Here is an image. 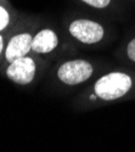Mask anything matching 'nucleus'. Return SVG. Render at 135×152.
Returning <instances> with one entry per match:
<instances>
[{
  "instance_id": "1",
  "label": "nucleus",
  "mask_w": 135,
  "mask_h": 152,
  "mask_svg": "<svg viewBox=\"0 0 135 152\" xmlns=\"http://www.w3.org/2000/svg\"><path fill=\"white\" fill-rule=\"evenodd\" d=\"M131 88V79L128 74L112 72L101 77L95 83V94L106 101H111L124 96Z\"/></svg>"
},
{
  "instance_id": "2",
  "label": "nucleus",
  "mask_w": 135,
  "mask_h": 152,
  "mask_svg": "<svg viewBox=\"0 0 135 152\" xmlns=\"http://www.w3.org/2000/svg\"><path fill=\"white\" fill-rule=\"evenodd\" d=\"M93 74V66L84 60L67 61L58 68L57 75L67 85H76L89 79Z\"/></svg>"
},
{
  "instance_id": "3",
  "label": "nucleus",
  "mask_w": 135,
  "mask_h": 152,
  "mask_svg": "<svg viewBox=\"0 0 135 152\" xmlns=\"http://www.w3.org/2000/svg\"><path fill=\"white\" fill-rule=\"evenodd\" d=\"M69 33L82 43L94 44L104 38V28L89 20H78L71 23Z\"/></svg>"
},
{
  "instance_id": "4",
  "label": "nucleus",
  "mask_w": 135,
  "mask_h": 152,
  "mask_svg": "<svg viewBox=\"0 0 135 152\" xmlns=\"http://www.w3.org/2000/svg\"><path fill=\"white\" fill-rule=\"evenodd\" d=\"M35 74V63L31 57L23 56L11 62L6 69V75L17 84H28L33 80Z\"/></svg>"
},
{
  "instance_id": "5",
  "label": "nucleus",
  "mask_w": 135,
  "mask_h": 152,
  "mask_svg": "<svg viewBox=\"0 0 135 152\" xmlns=\"http://www.w3.org/2000/svg\"><path fill=\"white\" fill-rule=\"evenodd\" d=\"M32 39L33 38L28 33H22L15 35L9 42L6 48V60L9 62H14L17 58L26 56L29 50H32Z\"/></svg>"
},
{
  "instance_id": "6",
  "label": "nucleus",
  "mask_w": 135,
  "mask_h": 152,
  "mask_svg": "<svg viewBox=\"0 0 135 152\" xmlns=\"http://www.w3.org/2000/svg\"><path fill=\"white\" fill-rule=\"evenodd\" d=\"M57 44V35L50 29H43L32 39V50L36 54H46L53 51Z\"/></svg>"
},
{
  "instance_id": "7",
  "label": "nucleus",
  "mask_w": 135,
  "mask_h": 152,
  "mask_svg": "<svg viewBox=\"0 0 135 152\" xmlns=\"http://www.w3.org/2000/svg\"><path fill=\"white\" fill-rule=\"evenodd\" d=\"M9 12L3 7V6H0V31H3L6 26H7V23H9Z\"/></svg>"
},
{
  "instance_id": "8",
  "label": "nucleus",
  "mask_w": 135,
  "mask_h": 152,
  "mask_svg": "<svg viewBox=\"0 0 135 152\" xmlns=\"http://www.w3.org/2000/svg\"><path fill=\"white\" fill-rule=\"evenodd\" d=\"M84 3H87L91 6H95V7H99V9H104L106 7L111 0H83Z\"/></svg>"
},
{
  "instance_id": "9",
  "label": "nucleus",
  "mask_w": 135,
  "mask_h": 152,
  "mask_svg": "<svg viewBox=\"0 0 135 152\" xmlns=\"http://www.w3.org/2000/svg\"><path fill=\"white\" fill-rule=\"evenodd\" d=\"M127 53H128V56L130 60L135 61V39H133L129 45H128V49H127Z\"/></svg>"
},
{
  "instance_id": "10",
  "label": "nucleus",
  "mask_w": 135,
  "mask_h": 152,
  "mask_svg": "<svg viewBox=\"0 0 135 152\" xmlns=\"http://www.w3.org/2000/svg\"><path fill=\"white\" fill-rule=\"evenodd\" d=\"M1 50H3V38L0 35V54H1Z\"/></svg>"
},
{
  "instance_id": "11",
  "label": "nucleus",
  "mask_w": 135,
  "mask_h": 152,
  "mask_svg": "<svg viewBox=\"0 0 135 152\" xmlns=\"http://www.w3.org/2000/svg\"><path fill=\"white\" fill-rule=\"evenodd\" d=\"M90 99H91V100H95V99H96V94H95V95H91Z\"/></svg>"
}]
</instances>
